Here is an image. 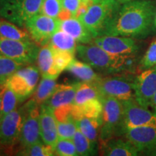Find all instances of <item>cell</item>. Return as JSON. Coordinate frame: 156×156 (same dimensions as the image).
<instances>
[{
	"instance_id": "4",
	"label": "cell",
	"mask_w": 156,
	"mask_h": 156,
	"mask_svg": "<svg viewBox=\"0 0 156 156\" xmlns=\"http://www.w3.org/2000/svg\"><path fill=\"white\" fill-rule=\"evenodd\" d=\"M43 0H0V17L24 28L31 17L40 13Z\"/></svg>"
},
{
	"instance_id": "41",
	"label": "cell",
	"mask_w": 156,
	"mask_h": 156,
	"mask_svg": "<svg viewBox=\"0 0 156 156\" xmlns=\"http://www.w3.org/2000/svg\"><path fill=\"white\" fill-rule=\"evenodd\" d=\"M115 1H116L117 2L120 3L121 5H123V4H125L126 2H129L134 1V0H115Z\"/></svg>"
},
{
	"instance_id": "9",
	"label": "cell",
	"mask_w": 156,
	"mask_h": 156,
	"mask_svg": "<svg viewBox=\"0 0 156 156\" xmlns=\"http://www.w3.org/2000/svg\"><path fill=\"white\" fill-rule=\"evenodd\" d=\"M38 51V46L33 41H23L0 36V53L25 66L36 61Z\"/></svg>"
},
{
	"instance_id": "16",
	"label": "cell",
	"mask_w": 156,
	"mask_h": 156,
	"mask_svg": "<svg viewBox=\"0 0 156 156\" xmlns=\"http://www.w3.org/2000/svg\"><path fill=\"white\" fill-rule=\"evenodd\" d=\"M40 134L45 144L55 147L58 139L57 124L53 109L45 103L40 106Z\"/></svg>"
},
{
	"instance_id": "31",
	"label": "cell",
	"mask_w": 156,
	"mask_h": 156,
	"mask_svg": "<svg viewBox=\"0 0 156 156\" xmlns=\"http://www.w3.org/2000/svg\"><path fill=\"white\" fill-rule=\"evenodd\" d=\"M22 103V101L20 98V97L12 90L5 86L2 97L0 117L15 111V109H17L19 104Z\"/></svg>"
},
{
	"instance_id": "36",
	"label": "cell",
	"mask_w": 156,
	"mask_h": 156,
	"mask_svg": "<svg viewBox=\"0 0 156 156\" xmlns=\"http://www.w3.org/2000/svg\"><path fill=\"white\" fill-rule=\"evenodd\" d=\"M58 138L73 140L76 131L77 130L76 122L74 119L65 122H56Z\"/></svg>"
},
{
	"instance_id": "32",
	"label": "cell",
	"mask_w": 156,
	"mask_h": 156,
	"mask_svg": "<svg viewBox=\"0 0 156 156\" xmlns=\"http://www.w3.org/2000/svg\"><path fill=\"white\" fill-rule=\"evenodd\" d=\"M52 47V46H51ZM54 54V66L58 73L67 69L68 66L75 58V54L67 51L56 49L52 47Z\"/></svg>"
},
{
	"instance_id": "6",
	"label": "cell",
	"mask_w": 156,
	"mask_h": 156,
	"mask_svg": "<svg viewBox=\"0 0 156 156\" xmlns=\"http://www.w3.org/2000/svg\"><path fill=\"white\" fill-rule=\"evenodd\" d=\"M134 77L130 73H121L101 77L95 84L102 97H112L121 101L134 98Z\"/></svg>"
},
{
	"instance_id": "5",
	"label": "cell",
	"mask_w": 156,
	"mask_h": 156,
	"mask_svg": "<svg viewBox=\"0 0 156 156\" xmlns=\"http://www.w3.org/2000/svg\"><path fill=\"white\" fill-rule=\"evenodd\" d=\"M102 124L99 134L101 142L119 136L122 133L123 121V104L118 99L112 97H102Z\"/></svg>"
},
{
	"instance_id": "7",
	"label": "cell",
	"mask_w": 156,
	"mask_h": 156,
	"mask_svg": "<svg viewBox=\"0 0 156 156\" xmlns=\"http://www.w3.org/2000/svg\"><path fill=\"white\" fill-rule=\"evenodd\" d=\"M61 20L39 14L29 19L24 28L35 44L44 46L49 44L51 38L60 29Z\"/></svg>"
},
{
	"instance_id": "2",
	"label": "cell",
	"mask_w": 156,
	"mask_h": 156,
	"mask_svg": "<svg viewBox=\"0 0 156 156\" xmlns=\"http://www.w3.org/2000/svg\"><path fill=\"white\" fill-rule=\"evenodd\" d=\"M78 56L94 69L108 73H132L137 58L136 55H115L94 44L77 45Z\"/></svg>"
},
{
	"instance_id": "43",
	"label": "cell",
	"mask_w": 156,
	"mask_h": 156,
	"mask_svg": "<svg viewBox=\"0 0 156 156\" xmlns=\"http://www.w3.org/2000/svg\"><path fill=\"white\" fill-rule=\"evenodd\" d=\"M155 25L156 27V15H155Z\"/></svg>"
},
{
	"instance_id": "23",
	"label": "cell",
	"mask_w": 156,
	"mask_h": 156,
	"mask_svg": "<svg viewBox=\"0 0 156 156\" xmlns=\"http://www.w3.org/2000/svg\"><path fill=\"white\" fill-rule=\"evenodd\" d=\"M77 129L95 144H98L100 129L102 124V117L98 119L82 117L75 120Z\"/></svg>"
},
{
	"instance_id": "37",
	"label": "cell",
	"mask_w": 156,
	"mask_h": 156,
	"mask_svg": "<svg viewBox=\"0 0 156 156\" xmlns=\"http://www.w3.org/2000/svg\"><path fill=\"white\" fill-rule=\"evenodd\" d=\"M81 5L82 0H62L63 9L67 11L71 17H77Z\"/></svg>"
},
{
	"instance_id": "15",
	"label": "cell",
	"mask_w": 156,
	"mask_h": 156,
	"mask_svg": "<svg viewBox=\"0 0 156 156\" xmlns=\"http://www.w3.org/2000/svg\"><path fill=\"white\" fill-rule=\"evenodd\" d=\"M133 87L136 102L148 108L156 93V66L135 76Z\"/></svg>"
},
{
	"instance_id": "11",
	"label": "cell",
	"mask_w": 156,
	"mask_h": 156,
	"mask_svg": "<svg viewBox=\"0 0 156 156\" xmlns=\"http://www.w3.org/2000/svg\"><path fill=\"white\" fill-rule=\"evenodd\" d=\"M123 104V121L122 133L126 129L137 126H156V116L147 108L142 106L135 98L122 101Z\"/></svg>"
},
{
	"instance_id": "33",
	"label": "cell",
	"mask_w": 156,
	"mask_h": 156,
	"mask_svg": "<svg viewBox=\"0 0 156 156\" xmlns=\"http://www.w3.org/2000/svg\"><path fill=\"white\" fill-rule=\"evenodd\" d=\"M156 66V38L154 39L146 52L140 60L138 64V67L140 70H144L151 69Z\"/></svg>"
},
{
	"instance_id": "38",
	"label": "cell",
	"mask_w": 156,
	"mask_h": 156,
	"mask_svg": "<svg viewBox=\"0 0 156 156\" xmlns=\"http://www.w3.org/2000/svg\"><path fill=\"white\" fill-rule=\"evenodd\" d=\"M19 147L15 146L5 145L0 143V156L6 155H16V153L18 151Z\"/></svg>"
},
{
	"instance_id": "22",
	"label": "cell",
	"mask_w": 156,
	"mask_h": 156,
	"mask_svg": "<svg viewBox=\"0 0 156 156\" xmlns=\"http://www.w3.org/2000/svg\"><path fill=\"white\" fill-rule=\"evenodd\" d=\"M103 103L100 98H95L81 105H73V116L77 120L82 117L98 119L102 117Z\"/></svg>"
},
{
	"instance_id": "28",
	"label": "cell",
	"mask_w": 156,
	"mask_h": 156,
	"mask_svg": "<svg viewBox=\"0 0 156 156\" xmlns=\"http://www.w3.org/2000/svg\"><path fill=\"white\" fill-rule=\"evenodd\" d=\"M95 98L101 99V93L95 84L81 82L76 92L74 104L81 105Z\"/></svg>"
},
{
	"instance_id": "10",
	"label": "cell",
	"mask_w": 156,
	"mask_h": 156,
	"mask_svg": "<svg viewBox=\"0 0 156 156\" xmlns=\"http://www.w3.org/2000/svg\"><path fill=\"white\" fill-rule=\"evenodd\" d=\"M40 106L31 98L22 106L25 116L20 136L19 149L41 141Z\"/></svg>"
},
{
	"instance_id": "21",
	"label": "cell",
	"mask_w": 156,
	"mask_h": 156,
	"mask_svg": "<svg viewBox=\"0 0 156 156\" xmlns=\"http://www.w3.org/2000/svg\"><path fill=\"white\" fill-rule=\"evenodd\" d=\"M66 70L80 81L85 83L95 84L101 77L95 73L90 64L75 58H74Z\"/></svg>"
},
{
	"instance_id": "42",
	"label": "cell",
	"mask_w": 156,
	"mask_h": 156,
	"mask_svg": "<svg viewBox=\"0 0 156 156\" xmlns=\"http://www.w3.org/2000/svg\"><path fill=\"white\" fill-rule=\"evenodd\" d=\"M100 1V0H82V2H87V3H89V4H92L96 2H98Z\"/></svg>"
},
{
	"instance_id": "39",
	"label": "cell",
	"mask_w": 156,
	"mask_h": 156,
	"mask_svg": "<svg viewBox=\"0 0 156 156\" xmlns=\"http://www.w3.org/2000/svg\"><path fill=\"white\" fill-rule=\"evenodd\" d=\"M150 107H151L152 112H153V114L156 116V93H155V95H154L153 99H152Z\"/></svg>"
},
{
	"instance_id": "14",
	"label": "cell",
	"mask_w": 156,
	"mask_h": 156,
	"mask_svg": "<svg viewBox=\"0 0 156 156\" xmlns=\"http://www.w3.org/2000/svg\"><path fill=\"white\" fill-rule=\"evenodd\" d=\"M92 44L115 55H136L140 46L135 39L119 36H101L93 39Z\"/></svg>"
},
{
	"instance_id": "30",
	"label": "cell",
	"mask_w": 156,
	"mask_h": 156,
	"mask_svg": "<svg viewBox=\"0 0 156 156\" xmlns=\"http://www.w3.org/2000/svg\"><path fill=\"white\" fill-rule=\"evenodd\" d=\"M16 155L22 156H52L54 155V148L39 141L28 147L20 148Z\"/></svg>"
},
{
	"instance_id": "25",
	"label": "cell",
	"mask_w": 156,
	"mask_h": 156,
	"mask_svg": "<svg viewBox=\"0 0 156 156\" xmlns=\"http://www.w3.org/2000/svg\"><path fill=\"white\" fill-rule=\"evenodd\" d=\"M56 80L53 77H42L31 99L39 106L46 103L55 91L57 85Z\"/></svg>"
},
{
	"instance_id": "24",
	"label": "cell",
	"mask_w": 156,
	"mask_h": 156,
	"mask_svg": "<svg viewBox=\"0 0 156 156\" xmlns=\"http://www.w3.org/2000/svg\"><path fill=\"white\" fill-rule=\"evenodd\" d=\"M0 36L12 40L30 41H32L28 31L15 23L0 17Z\"/></svg>"
},
{
	"instance_id": "3",
	"label": "cell",
	"mask_w": 156,
	"mask_h": 156,
	"mask_svg": "<svg viewBox=\"0 0 156 156\" xmlns=\"http://www.w3.org/2000/svg\"><path fill=\"white\" fill-rule=\"evenodd\" d=\"M121 6L115 0H100L90 6L87 10L77 18L90 31L95 38L104 36Z\"/></svg>"
},
{
	"instance_id": "12",
	"label": "cell",
	"mask_w": 156,
	"mask_h": 156,
	"mask_svg": "<svg viewBox=\"0 0 156 156\" xmlns=\"http://www.w3.org/2000/svg\"><path fill=\"white\" fill-rule=\"evenodd\" d=\"M122 135L134 146L140 155H156V126L126 129Z\"/></svg>"
},
{
	"instance_id": "8",
	"label": "cell",
	"mask_w": 156,
	"mask_h": 156,
	"mask_svg": "<svg viewBox=\"0 0 156 156\" xmlns=\"http://www.w3.org/2000/svg\"><path fill=\"white\" fill-rule=\"evenodd\" d=\"M40 73L38 68L34 65L24 66L7 80L5 86L12 90L23 103L34 93Z\"/></svg>"
},
{
	"instance_id": "29",
	"label": "cell",
	"mask_w": 156,
	"mask_h": 156,
	"mask_svg": "<svg viewBox=\"0 0 156 156\" xmlns=\"http://www.w3.org/2000/svg\"><path fill=\"white\" fill-rule=\"evenodd\" d=\"M24 66L0 53V86L5 85L7 80Z\"/></svg>"
},
{
	"instance_id": "20",
	"label": "cell",
	"mask_w": 156,
	"mask_h": 156,
	"mask_svg": "<svg viewBox=\"0 0 156 156\" xmlns=\"http://www.w3.org/2000/svg\"><path fill=\"white\" fill-rule=\"evenodd\" d=\"M36 61L42 77H49L56 79L60 75L54 66L53 50L49 44L41 47Z\"/></svg>"
},
{
	"instance_id": "1",
	"label": "cell",
	"mask_w": 156,
	"mask_h": 156,
	"mask_svg": "<svg viewBox=\"0 0 156 156\" xmlns=\"http://www.w3.org/2000/svg\"><path fill=\"white\" fill-rule=\"evenodd\" d=\"M156 2L134 0L123 4L104 36L144 39L155 32Z\"/></svg>"
},
{
	"instance_id": "17",
	"label": "cell",
	"mask_w": 156,
	"mask_h": 156,
	"mask_svg": "<svg viewBox=\"0 0 156 156\" xmlns=\"http://www.w3.org/2000/svg\"><path fill=\"white\" fill-rule=\"evenodd\" d=\"M100 153L106 156H136L139 152L126 138L117 136L100 142Z\"/></svg>"
},
{
	"instance_id": "35",
	"label": "cell",
	"mask_w": 156,
	"mask_h": 156,
	"mask_svg": "<svg viewBox=\"0 0 156 156\" xmlns=\"http://www.w3.org/2000/svg\"><path fill=\"white\" fill-rule=\"evenodd\" d=\"M62 9V0H43L40 13L54 18H58Z\"/></svg>"
},
{
	"instance_id": "40",
	"label": "cell",
	"mask_w": 156,
	"mask_h": 156,
	"mask_svg": "<svg viewBox=\"0 0 156 156\" xmlns=\"http://www.w3.org/2000/svg\"><path fill=\"white\" fill-rule=\"evenodd\" d=\"M5 85L0 86V112H1L2 103V97L4 94V91H5Z\"/></svg>"
},
{
	"instance_id": "34",
	"label": "cell",
	"mask_w": 156,
	"mask_h": 156,
	"mask_svg": "<svg viewBox=\"0 0 156 156\" xmlns=\"http://www.w3.org/2000/svg\"><path fill=\"white\" fill-rule=\"evenodd\" d=\"M54 155L58 156H77L73 140L58 138L54 147Z\"/></svg>"
},
{
	"instance_id": "13",
	"label": "cell",
	"mask_w": 156,
	"mask_h": 156,
	"mask_svg": "<svg viewBox=\"0 0 156 156\" xmlns=\"http://www.w3.org/2000/svg\"><path fill=\"white\" fill-rule=\"evenodd\" d=\"M24 116V111L20 107L0 117V143L19 147Z\"/></svg>"
},
{
	"instance_id": "27",
	"label": "cell",
	"mask_w": 156,
	"mask_h": 156,
	"mask_svg": "<svg viewBox=\"0 0 156 156\" xmlns=\"http://www.w3.org/2000/svg\"><path fill=\"white\" fill-rule=\"evenodd\" d=\"M73 140L75 143L78 155L89 156L95 155L98 154V144L91 142L79 129L76 131Z\"/></svg>"
},
{
	"instance_id": "19",
	"label": "cell",
	"mask_w": 156,
	"mask_h": 156,
	"mask_svg": "<svg viewBox=\"0 0 156 156\" xmlns=\"http://www.w3.org/2000/svg\"><path fill=\"white\" fill-rule=\"evenodd\" d=\"M60 30L73 36L76 41L80 44H92L94 39V36L90 31L81 22L80 20L75 17L61 20Z\"/></svg>"
},
{
	"instance_id": "18",
	"label": "cell",
	"mask_w": 156,
	"mask_h": 156,
	"mask_svg": "<svg viewBox=\"0 0 156 156\" xmlns=\"http://www.w3.org/2000/svg\"><path fill=\"white\" fill-rule=\"evenodd\" d=\"M81 82L56 85V90L48 100L45 103L51 109H54L74 103L76 92Z\"/></svg>"
},
{
	"instance_id": "26",
	"label": "cell",
	"mask_w": 156,
	"mask_h": 156,
	"mask_svg": "<svg viewBox=\"0 0 156 156\" xmlns=\"http://www.w3.org/2000/svg\"><path fill=\"white\" fill-rule=\"evenodd\" d=\"M76 40L67 33L58 30L51 38L49 44L56 49L67 51L75 54L77 44Z\"/></svg>"
}]
</instances>
